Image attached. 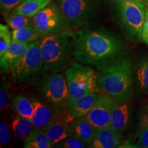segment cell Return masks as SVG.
<instances>
[{
	"instance_id": "obj_3",
	"label": "cell",
	"mask_w": 148,
	"mask_h": 148,
	"mask_svg": "<svg viewBox=\"0 0 148 148\" xmlns=\"http://www.w3.org/2000/svg\"><path fill=\"white\" fill-rule=\"evenodd\" d=\"M97 83L101 91L112 98L132 97L134 78L132 59L124 55L98 70Z\"/></svg>"
},
{
	"instance_id": "obj_31",
	"label": "cell",
	"mask_w": 148,
	"mask_h": 148,
	"mask_svg": "<svg viewBox=\"0 0 148 148\" xmlns=\"http://www.w3.org/2000/svg\"><path fill=\"white\" fill-rule=\"evenodd\" d=\"M138 120L139 127L148 125V104L143 106L140 110Z\"/></svg>"
},
{
	"instance_id": "obj_15",
	"label": "cell",
	"mask_w": 148,
	"mask_h": 148,
	"mask_svg": "<svg viewBox=\"0 0 148 148\" xmlns=\"http://www.w3.org/2000/svg\"><path fill=\"white\" fill-rule=\"evenodd\" d=\"M96 130L86 116L76 118L70 123L69 136L78 138L89 144L95 137Z\"/></svg>"
},
{
	"instance_id": "obj_23",
	"label": "cell",
	"mask_w": 148,
	"mask_h": 148,
	"mask_svg": "<svg viewBox=\"0 0 148 148\" xmlns=\"http://www.w3.org/2000/svg\"><path fill=\"white\" fill-rule=\"evenodd\" d=\"M12 33V40L24 43H31L40 38L34 23L17 29H13Z\"/></svg>"
},
{
	"instance_id": "obj_4",
	"label": "cell",
	"mask_w": 148,
	"mask_h": 148,
	"mask_svg": "<svg viewBox=\"0 0 148 148\" xmlns=\"http://www.w3.org/2000/svg\"><path fill=\"white\" fill-rule=\"evenodd\" d=\"M109 1L127 38L134 42L141 40L146 10L142 2L125 0Z\"/></svg>"
},
{
	"instance_id": "obj_19",
	"label": "cell",
	"mask_w": 148,
	"mask_h": 148,
	"mask_svg": "<svg viewBox=\"0 0 148 148\" xmlns=\"http://www.w3.org/2000/svg\"><path fill=\"white\" fill-rule=\"evenodd\" d=\"M52 1L53 0H26L17 5L11 12L33 18Z\"/></svg>"
},
{
	"instance_id": "obj_6",
	"label": "cell",
	"mask_w": 148,
	"mask_h": 148,
	"mask_svg": "<svg viewBox=\"0 0 148 148\" xmlns=\"http://www.w3.org/2000/svg\"><path fill=\"white\" fill-rule=\"evenodd\" d=\"M40 44V39L31 42L25 54L12 66L10 71L14 82H29L45 73Z\"/></svg>"
},
{
	"instance_id": "obj_29",
	"label": "cell",
	"mask_w": 148,
	"mask_h": 148,
	"mask_svg": "<svg viewBox=\"0 0 148 148\" xmlns=\"http://www.w3.org/2000/svg\"><path fill=\"white\" fill-rule=\"evenodd\" d=\"M25 1L26 0H0L1 12L5 15H8L17 5Z\"/></svg>"
},
{
	"instance_id": "obj_30",
	"label": "cell",
	"mask_w": 148,
	"mask_h": 148,
	"mask_svg": "<svg viewBox=\"0 0 148 148\" xmlns=\"http://www.w3.org/2000/svg\"><path fill=\"white\" fill-rule=\"evenodd\" d=\"M10 141V132L5 122L0 123V142L1 145H7Z\"/></svg>"
},
{
	"instance_id": "obj_32",
	"label": "cell",
	"mask_w": 148,
	"mask_h": 148,
	"mask_svg": "<svg viewBox=\"0 0 148 148\" xmlns=\"http://www.w3.org/2000/svg\"><path fill=\"white\" fill-rule=\"evenodd\" d=\"M141 40L148 45V8L145 10V18L142 29Z\"/></svg>"
},
{
	"instance_id": "obj_16",
	"label": "cell",
	"mask_w": 148,
	"mask_h": 148,
	"mask_svg": "<svg viewBox=\"0 0 148 148\" xmlns=\"http://www.w3.org/2000/svg\"><path fill=\"white\" fill-rule=\"evenodd\" d=\"M100 92L90 91L75 99L68 106V110L72 119L86 116L92 108Z\"/></svg>"
},
{
	"instance_id": "obj_14",
	"label": "cell",
	"mask_w": 148,
	"mask_h": 148,
	"mask_svg": "<svg viewBox=\"0 0 148 148\" xmlns=\"http://www.w3.org/2000/svg\"><path fill=\"white\" fill-rule=\"evenodd\" d=\"M122 133L110 127L96 130L95 137L88 144L92 148L120 147L123 143Z\"/></svg>"
},
{
	"instance_id": "obj_34",
	"label": "cell",
	"mask_w": 148,
	"mask_h": 148,
	"mask_svg": "<svg viewBox=\"0 0 148 148\" xmlns=\"http://www.w3.org/2000/svg\"><path fill=\"white\" fill-rule=\"evenodd\" d=\"M145 3H146V4H147V7H148V0H146V1H145Z\"/></svg>"
},
{
	"instance_id": "obj_13",
	"label": "cell",
	"mask_w": 148,
	"mask_h": 148,
	"mask_svg": "<svg viewBox=\"0 0 148 148\" xmlns=\"http://www.w3.org/2000/svg\"><path fill=\"white\" fill-rule=\"evenodd\" d=\"M30 97L34 105V114L32 117L34 127L45 130L58 113L46 101L34 97Z\"/></svg>"
},
{
	"instance_id": "obj_7",
	"label": "cell",
	"mask_w": 148,
	"mask_h": 148,
	"mask_svg": "<svg viewBox=\"0 0 148 148\" xmlns=\"http://www.w3.org/2000/svg\"><path fill=\"white\" fill-rule=\"evenodd\" d=\"M38 91L58 113L68 107L69 90L64 73H45L38 82Z\"/></svg>"
},
{
	"instance_id": "obj_22",
	"label": "cell",
	"mask_w": 148,
	"mask_h": 148,
	"mask_svg": "<svg viewBox=\"0 0 148 148\" xmlns=\"http://www.w3.org/2000/svg\"><path fill=\"white\" fill-rule=\"evenodd\" d=\"M134 83L136 90L140 93H148V56L143 58L138 62L134 74Z\"/></svg>"
},
{
	"instance_id": "obj_20",
	"label": "cell",
	"mask_w": 148,
	"mask_h": 148,
	"mask_svg": "<svg viewBox=\"0 0 148 148\" xmlns=\"http://www.w3.org/2000/svg\"><path fill=\"white\" fill-rule=\"evenodd\" d=\"M11 107L16 114L32 119L34 114V105L31 97L23 94L14 95L11 101Z\"/></svg>"
},
{
	"instance_id": "obj_11",
	"label": "cell",
	"mask_w": 148,
	"mask_h": 148,
	"mask_svg": "<svg viewBox=\"0 0 148 148\" xmlns=\"http://www.w3.org/2000/svg\"><path fill=\"white\" fill-rule=\"evenodd\" d=\"M132 98H113L110 127L120 132L126 130L132 116Z\"/></svg>"
},
{
	"instance_id": "obj_10",
	"label": "cell",
	"mask_w": 148,
	"mask_h": 148,
	"mask_svg": "<svg viewBox=\"0 0 148 148\" xmlns=\"http://www.w3.org/2000/svg\"><path fill=\"white\" fill-rule=\"evenodd\" d=\"M113 98L101 91L86 117L96 129L110 126Z\"/></svg>"
},
{
	"instance_id": "obj_5",
	"label": "cell",
	"mask_w": 148,
	"mask_h": 148,
	"mask_svg": "<svg viewBox=\"0 0 148 148\" xmlns=\"http://www.w3.org/2000/svg\"><path fill=\"white\" fill-rule=\"evenodd\" d=\"M64 75L69 90L68 106L88 92L101 91L98 86L97 71L92 66L75 61L64 71Z\"/></svg>"
},
{
	"instance_id": "obj_35",
	"label": "cell",
	"mask_w": 148,
	"mask_h": 148,
	"mask_svg": "<svg viewBox=\"0 0 148 148\" xmlns=\"http://www.w3.org/2000/svg\"><path fill=\"white\" fill-rule=\"evenodd\" d=\"M147 95H148V93H147Z\"/></svg>"
},
{
	"instance_id": "obj_28",
	"label": "cell",
	"mask_w": 148,
	"mask_h": 148,
	"mask_svg": "<svg viewBox=\"0 0 148 148\" xmlns=\"http://www.w3.org/2000/svg\"><path fill=\"white\" fill-rule=\"evenodd\" d=\"M86 145H88V143H85L82 140L78 139L72 136H68L64 140L58 142L56 144L54 147L58 148H82L87 147Z\"/></svg>"
},
{
	"instance_id": "obj_17",
	"label": "cell",
	"mask_w": 148,
	"mask_h": 148,
	"mask_svg": "<svg viewBox=\"0 0 148 148\" xmlns=\"http://www.w3.org/2000/svg\"><path fill=\"white\" fill-rule=\"evenodd\" d=\"M30 44L12 40L5 53L0 58L1 73L10 71L12 66L25 54Z\"/></svg>"
},
{
	"instance_id": "obj_27",
	"label": "cell",
	"mask_w": 148,
	"mask_h": 148,
	"mask_svg": "<svg viewBox=\"0 0 148 148\" xmlns=\"http://www.w3.org/2000/svg\"><path fill=\"white\" fill-rule=\"evenodd\" d=\"M130 141L133 147L148 148V125L140 127L135 136V140Z\"/></svg>"
},
{
	"instance_id": "obj_12",
	"label": "cell",
	"mask_w": 148,
	"mask_h": 148,
	"mask_svg": "<svg viewBox=\"0 0 148 148\" xmlns=\"http://www.w3.org/2000/svg\"><path fill=\"white\" fill-rule=\"evenodd\" d=\"M72 117L70 115L68 109L59 112L56 117L46 127L48 137L53 147L58 142L64 140L69 136V129Z\"/></svg>"
},
{
	"instance_id": "obj_9",
	"label": "cell",
	"mask_w": 148,
	"mask_h": 148,
	"mask_svg": "<svg viewBox=\"0 0 148 148\" xmlns=\"http://www.w3.org/2000/svg\"><path fill=\"white\" fill-rule=\"evenodd\" d=\"M32 21L40 38L57 33L72 31L75 28L57 2L53 1L36 14Z\"/></svg>"
},
{
	"instance_id": "obj_33",
	"label": "cell",
	"mask_w": 148,
	"mask_h": 148,
	"mask_svg": "<svg viewBox=\"0 0 148 148\" xmlns=\"http://www.w3.org/2000/svg\"><path fill=\"white\" fill-rule=\"evenodd\" d=\"M125 1H138V2H143V1H145L146 0H125Z\"/></svg>"
},
{
	"instance_id": "obj_2",
	"label": "cell",
	"mask_w": 148,
	"mask_h": 148,
	"mask_svg": "<svg viewBox=\"0 0 148 148\" xmlns=\"http://www.w3.org/2000/svg\"><path fill=\"white\" fill-rule=\"evenodd\" d=\"M76 34L66 31L40 38V48L45 73L65 71L75 60Z\"/></svg>"
},
{
	"instance_id": "obj_8",
	"label": "cell",
	"mask_w": 148,
	"mask_h": 148,
	"mask_svg": "<svg viewBox=\"0 0 148 148\" xmlns=\"http://www.w3.org/2000/svg\"><path fill=\"white\" fill-rule=\"evenodd\" d=\"M75 27H88L101 10L102 0H56Z\"/></svg>"
},
{
	"instance_id": "obj_1",
	"label": "cell",
	"mask_w": 148,
	"mask_h": 148,
	"mask_svg": "<svg viewBox=\"0 0 148 148\" xmlns=\"http://www.w3.org/2000/svg\"><path fill=\"white\" fill-rule=\"evenodd\" d=\"M75 61L102 69L124 56V44L117 35L103 27L75 31Z\"/></svg>"
},
{
	"instance_id": "obj_18",
	"label": "cell",
	"mask_w": 148,
	"mask_h": 148,
	"mask_svg": "<svg viewBox=\"0 0 148 148\" xmlns=\"http://www.w3.org/2000/svg\"><path fill=\"white\" fill-rule=\"evenodd\" d=\"M23 147L25 148H51L53 145L45 130L34 127L28 136L23 140Z\"/></svg>"
},
{
	"instance_id": "obj_24",
	"label": "cell",
	"mask_w": 148,
	"mask_h": 148,
	"mask_svg": "<svg viewBox=\"0 0 148 148\" xmlns=\"http://www.w3.org/2000/svg\"><path fill=\"white\" fill-rule=\"evenodd\" d=\"M5 21L12 30L21 28L23 27L34 23L32 18L27 17V16L21 15V14H14L12 12L6 16Z\"/></svg>"
},
{
	"instance_id": "obj_25",
	"label": "cell",
	"mask_w": 148,
	"mask_h": 148,
	"mask_svg": "<svg viewBox=\"0 0 148 148\" xmlns=\"http://www.w3.org/2000/svg\"><path fill=\"white\" fill-rule=\"evenodd\" d=\"M12 42V33L8 25L0 24V58L2 57Z\"/></svg>"
},
{
	"instance_id": "obj_21",
	"label": "cell",
	"mask_w": 148,
	"mask_h": 148,
	"mask_svg": "<svg viewBox=\"0 0 148 148\" xmlns=\"http://www.w3.org/2000/svg\"><path fill=\"white\" fill-rule=\"evenodd\" d=\"M10 125L12 132L18 139H25L34 128L32 119L17 114L12 117Z\"/></svg>"
},
{
	"instance_id": "obj_26",
	"label": "cell",
	"mask_w": 148,
	"mask_h": 148,
	"mask_svg": "<svg viewBox=\"0 0 148 148\" xmlns=\"http://www.w3.org/2000/svg\"><path fill=\"white\" fill-rule=\"evenodd\" d=\"M10 82L4 77L1 78V88H0V109L1 112L4 110L8 106L10 97Z\"/></svg>"
}]
</instances>
